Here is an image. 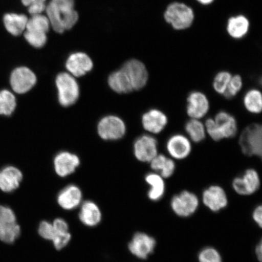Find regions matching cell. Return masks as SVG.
<instances>
[{
  "label": "cell",
  "instance_id": "37",
  "mask_svg": "<svg viewBox=\"0 0 262 262\" xmlns=\"http://www.w3.org/2000/svg\"><path fill=\"white\" fill-rule=\"evenodd\" d=\"M71 239V235L70 232H64V233H58L56 236L55 237L53 244L55 248L57 250H60L61 249L67 247L69 242H70Z\"/></svg>",
  "mask_w": 262,
  "mask_h": 262
},
{
  "label": "cell",
  "instance_id": "30",
  "mask_svg": "<svg viewBox=\"0 0 262 262\" xmlns=\"http://www.w3.org/2000/svg\"><path fill=\"white\" fill-rule=\"evenodd\" d=\"M16 106V98L11 92L0 91V115L9 116L14 112Z\"/></svg>",
  "mask_w": 262,
  "mask_h": 262
},
{
  "label": "cell",
  "instance_id": "21",
  "mask_svg": "<svg viewBox=\"0 0 262 262\" xmlns=\"http://www.w3.org/2000/svg\"><path fill=\"white\" fill-rule=\"evenodd\" d=\"M145 180L149 187L147 192V198L150 201L154 202L160 201L165 194V179L159 173L152 172L146 174Z\"/></svg>",
  "mask_w": 262,
  "mask_h": 262
},
{
  "label": "cell",
  "instance_id": "44",
  "mask_svg": "<svg viewBox=\"0 0 262 262\" xmlns=\"http://www.w3.org/2000/svg\"><path fill=\"white\" fill-rule=\"evenodd\" d=\"M198 2L201 3L202 4L208 5L213 2V0H198Z\"/></svg>",
  "mask_w": 262,
  "mask_h": 262
},
{
  "label": "cell",
  "instance_id": "22",
  "mask_svg": "<svg viewBox=\"0 0 262 262\" xmlns=\"http://www.w3.org/2000/svg\"><path fill=\"white\" fill-rule=\"evenodd\" d=\"M78 216L82 224L89 227L99 224L102 217L99 207L92 201H86L82 204Z\"/></svg>",
  "mask_w": 262,
  "mask_h": 262
},
{
  "label": "cell",
  "instance_id": "39",
  "mask_svg": "<svg viewBox=\"0 0 262 262\" xmlns=\"http://www.w3.org/2000/svg\"><path fill=\"white\" fill-rule=\"evenodd\" d=\"M45 3L39 0H35V2L29 6V14L32 15L41 14V13L47 8Z\"/></svg>",
  "mask_w": 262,
  "mask_h": 262
},
{
  "label": "cell",
  "instance_id": "28",
  "mask_svg": "<svg viewBox=\"0 0 262 262\" xmlns=\"http://www.w3.org/2000/svg\"><path fill=\"white\" fill-rule=\"evenodd\" d=\"M249 21L244 16L232 17L229 19L227 31L231 37L235 39L243 38L247 34Z\"/></svg>",
  "mask_w": 262,
  "mask_h": 262
},
{
  "label": "cell",
  "instance_id": "8",
  "mask_svg": "<svg viewBox=\"0 0 262 262\" xmlns=\"http://www.w3.org/2000/svg\"><path fill=\"white\" fill-rule=\"evenodd\" d=\"M156 238L145 232H136L128 244L130 253L142 260H146L156 250Z\"/></svg>",
  "mask_w": 262,
  "mask_h": 262
},
{
  "label": "cell",
  "instance_id": "2",
  "mask_svg": "<svg viewBox=\"0 0 262 262\" xmlns=\"http://www.w3.org/2000/svg\"><path fill=\"white\" fill-rule=\"evenodd\" d=\"M204 124L206 134L215 142L234 138L237 134V120L227 111H219L214 119L209 118Z\"/></svg>",
  "mask_w": 262,
  "mask_h": 262
},
{
  "label": "cell",
  "instance_id": "11",
  "mask_svg": "<svg viewBox=\"0 0 262 262\" xmlns=\"http://www.w3.org/2000/svg\"><path fill=\"white\" fill-rule=\"evenodd\" d=\"M122 69L128 77L134 91H139L146 86L149 74L143 62L132 59L126 62Z\"/></svg>",
  "mask_w": 262,
  "mask_h": 262
},
{
  "label": "cell",
  "instance_id": "32",
  "mask_svg": "<svg viewBox=\"0 0 262 262\" xmlns=\"http://www.w3.org/2000/svg\"><path fill=\"white\" fill-rule=\"evenodd\" d=\"M232 77V74L227 71H222L215 75L212 82L213 89L219 94L222 95L227 89L229 82Z\"/></svg>",
  "mask_w": 262,
  "mask_h": 262
},
{
  "label": "cell",
  "instance_id": "9",
  "mask_svg": "<svg viewBox=\"0 0 262 262\" xmlns=\"http://www.w3.org/2000/svg\"><path fill=\"white\" fill-rule=\"evenodd\" d=\"M126 124L120 117L110 116L103 118L98 125V132L101 139L116 140L125 135Z\"/></svg>",
  "mask_w": 262,
  "mask_h": 262
},
{
  "label": "cell",
  "instance_id": "17",
  "mask_svg": "<svg viewBox=\"0 0 262 262\" xmlns=\"http://www.w3.org/2000/svg\"><path fill=\"white\" fill-rule=\"evenodd\" d=\"M66 67L75 77L83 76L93 68V62L86 54L76 52L72 54L68 58Z\"/></svg>",
  "mask_w": 262,
  "mask_h": 262
},
{
  "label": "cell",
  "instance_id": "13",
  "mask_svg": "<svg viewBox=\"0 0 262 262\" xmlns=\"http://www.w3.org/2000/svg\"><path fill=\"white\" fill-rule=\"evenodd\" d=\"M37 83L35 74L26 67H18L12 72L10 83L13 91L22 94L28 93Z\"/></svg>",
  "mask_w": 262,
  "mask_h": 262
},
{
  "label": "cell",
  "instance_id": "12",
  "mask_svg": "<svg viewBox=\"0 0 262 262\" xmlns=\"http://www.w3.org/2000/svg\"><path fill=\"white\" fill-rule=\"evenodd\" d=\"M158 154V142L152 135L141 136L134 142V155L141 162L150 163Z\"/></svg>",
  "mask_w": 262,
  "mask_h": 262
},
{
  "label": "cell",
  "instance_id": "45",
  "mask_svg": "<svg viewBox=\"0 0 262 262\" xmlns=\"http://www.w3.org/2000/svg\"><path fill=\"white\" fill-rule=\"evenodd\" d=\"M39 1H41V2H45L46 1H47V0H39Z\"/></svg>",
  "mask_w": 262,
  "mask_h": 262
},
{
  "label": "cell",
  "instance_id": "33",
  "mask_svg": "<svg viewBox=\"0 0 262 262\" xmlns=\"http://www.w3.org/2000/svg\"><path fill=\"white\" fill-rule=\"evenodd\" d=\"M25 38L29 44L36 48L43 47L47 41V33L40 31L26 30Z\"/></svg>",
  "mask_w": 262,
  "mask_h": 262
},
{
  "label": "cell",
  "instance_id": "10",
  "mask_svg": "<svg viewBox=\"0 0 262 262\" xmlns=\"http://www.w3.org/2000/svg\"><path fill=\"white\" fill-rule=\"evenodd\" d=\"M203 204L212 212H219L227 207L228 198L220 185H213L205 188L202 194Z\"/></svg>",
  "mask_w": 262,
  "mask_h": 262
},
{
  "label": "cell",
  "instance_id": "42",
  "mask_svg": "<svg viewBox=\"0 0 262 262\" xmlns=\"http://www.w3.org/2000/svg\"><path fill=\"white\" fill-rule=\"evenodd\" d=\"M255 254L259 262L262 260V242L260 241L255 248Z\"/></svg>",
  "mask_w": 262,
  "mask_h": 262
},
{
  "label": "cell",
  "instance_id": "14",
  "mask_svg": "<svg viewBox=\"0 0 262 262\" xmlns=\"http://www.w3.org/2000/svg\"><path fill=\"white\" fill-rule=\"evenodd\" d=\"M209 110L210 102L204 93L194 91L189 94L186 113L191 119L201 120L208 114Z\"/></svg>",
  "mask_w": 262,
  "mask_h": 262
},
{
  "label": "cell",
  "instance_id": "15",
  "mask_svg": "<svg viewBox=\"0 0 262 262\" xmlns=\"http://www.w3.org/2000/svg\"><path fill=\"white\" fill-rule=\"evenodd\" d=\"M166 148L173 160H185L191 155V141L183 134H173L167 140Z\"/></svg>",
  "mask_w": 262,
  "mask_h": 262
},
{
  "label": "cell",
  "instance_id": "5",
  "mask_svg": "<svg viewBox=\"0 0 262 262\" xmlns=\"http://www.w3.org/2000/svg\"><path fill=\"white\" fill-rule=\"evenodd\" d=\"M55 83L61 106L68 107L76 102L79 97V86L73 75L66 73L59 74Z\"/></svg>",
  "mask_w": 262,
  "mask_h": 262
},
{
  "label": "cell",
  "instance_id": "1",
  "mask_svg": "<svg viewBox=\"0 0 262 262\" xmlns=\"http://www.w3.org/2000/svg\"><path fill=\"white\" fill-rule=\"evenodd\" d=\"M46 11L52 28L60 34L73 28L78 21L74 0H51Z\"/></svg>",
  "mask_w": 262,
  "mask_h": 262
},
{
  "label": "cell",
  "instance_id": "3",
  "mask_svg": "<svg viewBox=\"0 0 262 262\" xmlns=\"http://www.w3.org/2000/svg\"><path fill=\"white\" fill-rule=\"evenodd\" d=\"M242 152L248 157H261L262 126L259 123H252L245 127L239 138Z\"/></svg>",
  "mask_w": 262,
  "mask_h": 262
},
{
  "label": "cell",
  "instance_id": "40",
  "mask_svg": "<svg viewBox=\"0 0 262 262\" xmlns=\"http://www.w3.org/2000/svg\"><path fill=\"white\" fill-rule=\"evenodd\" d=\"M52 225H53L57 234L64 233V232H69V226L68 223L63 219L58 218L55 219Z\"/></svg>",
  "mask_w": 262,
  "mask_h": 262
},
{
  "label": "cell",
  "instance_id": "6",
  "mask_svg": "<svg viewBox=\"0 0 262 262\" xmlns=\"http://www.w3.org/2000/svg\"><path fill=\"white\" fill-rule=\"evenodd\" d=\"M192 10L183 3H173L170 5L165 13L166 21L171 24L177 30H183L191 26L194 20Z\"/></svg>",
  "mask_w": 262,
  "mask_h": 262
},
{
  "label": "cell",
  "instance_id": "18",
  "mask_svg": "<svg viewBox=\"0 0 262 262\" xmlns=\"http://www.w3.org/2000/svg\"><path fill=\"white\" fill-rule=\"evenodd\" d=\"M54 164L57 174L61 178H65L75 172L80 165V159L74 154L61 152L55 156Z\"/></svg>",
  "mask_w": 262,
  "mask_h": 262
},
{
  "label": "cell",
  "instance_id": "35",
  "mask_svg": "<svg viewBox=\"0 0 262 262\" xmlns=\"http://www.w3.org/2000/svg\"><path fill=\"white\" fill-rule=\"evenodd\" d=\"M243 86V79L241 75L237 74L232 75L224 96L227 99H231V98L235 97L240 93Z\"/></svg>",
  "mask_w": 262,
  "mask_h": 262
},
{
  "label": "cell",
  "instance_id": "20",
  "mask_svg": "<svg viewBox=\"0 0 262 262\" xmlns=\"http://www.w3.org/2000/svg\"><path fill=\"white\" fill-rule=\"evenodd\" d=\"M81 201V189L75 185L67 186L59 192L57 196L58 205L66 210H73L77 208Z\"/></svg>",
  "mask_w": 262,
  "mask_h": 262
},
{
  "label": "cell",
  "instance_id": "26",
  "mask_svg": "<svg viewBox=\"0 0 262 262\" xmlns=\"http://www.w3.org/2000/svg\"><path fill=\"white\" fill-rule=\"evenodd\" d=\"M244 106L248 112L252 114H259L262 111V95L257 89L248 90L244 95Z\"/></svg>",
  "mask_w": 262,
  "mask_h": 262
},
{
  "label": "cell",
  "instance_id": "41",
  "mask_svg": "<svg viewBox=\"0 0 262 262\" xmlns=\"http://www.w3.org/2000/svg\"><path fill=\"white\" fill-rule=\"evenodd\" d=\"M253 221L256 224L259 228L262 227V206L261 205H258L255 207L252 214Z\"/></svg>",
  "mask_w": 262,
  "mask_h": 262
},
{
  "label": "cell",
  "instance_id": "43",
  "mask_svg": "<svg viewBox=\"0 0 262 262\" xmlns=\"http://www.w3.org/2000/svg\"><path fill=\"white\" fill-rule=\"evenodd\" d=\"M35 2V0H21L23 5L25 6H29L31 5L33 3Z\"/></svg>",
  "mask_w": 262,
  "mask_h": 262
},
{
  "label": "cell",
  "instance_id": "27",
  "mask_svg": "<svg viewBox=\"0 0 262 262\" xmlns=\"http://www.w3.org/2000/svg\"><path fill=\"white\" fill-rule=\"evenodd\" d=\"M185 129L191 142L199 143L204 141L206 136L205 124L201 120L191 119L186 123Z\"/></svg>",
  "mask_w": 262,
  "mask_h": 262
},
{
  "label": "cell",
  "instance_id": "31",
  "mask_svg": "<svg viewBox=\"0 0 262 262\" xmlns=\"http://www.w3.org/2000/svg\"><path fill=\"white\" fill-rule=\"evenodd\" d=\"M51 24L48 16L42 14L32 15L28 19L26 30H32L47 33Z\"/></svg>",
  "mask_w": 262,
  "mask_h": 262
},
{
  "label": "cell",
  "instance_id": "24",
  "mask_svg": "<svg viewBox=\"0 0 262 262\" xmlns=\"http://www.w3.org/2000/svg\"><path fill=\"white\" fill-rule=\"evenodd\" d=\"M28 18L25 15L8 13L3 16V24L6 30L12 35L18 36L26 29Z\"/></svg>",
  "mask_w": 262,
  "mask_h": 262
},
{
  "label": "cell",
  "instance_id": "4",
  "mask_svg": "<svg viewBox=\"0 0 262 262\" xmlns=\"http://www.w3.org/2000/svg\"><path fill=\"white\" fill-rule=\"evenodd\" d=\"M200 201L195 193L184 190L173 195L170 207L174 214L181 218H188L198 210Z\"/></svg>",
  "mask_w": 262,
  "mask_h": 262
},
{
  "label": "cell",
  "instance_id": "29",
  "mask_svg": "<svg viewBox=\"0 0 262 262\" xmlns=\"http://www.w3.org/2000/svg\"><path fill=\"white\" fill-rule=\"evenodd\" d=\"M21 228L16 221L0 223V241L6 244H13L19 237Z\"/></svg>",
  "mask_w": 262,
  "mask_h": 262
},
{
  "label": "cell",
  "instance_id": "36",
  "mask_svg": "<svg viewBox=\"0 0 262 262\" xmlns=\"http://www.w3.org/2000/svg\"><path fill=\"white\" fill-rule=\"evenodd\" d=\"M38 234L46 240L51 241L54 240L57 234L53 225L47 221H42L39 225Z\"/></svg>",
  "mask_w": 262,
  "mask_h": 262
},
{
  "label": "cell",
  "instance_id": "23",
  "mask_svg": "<svg viewBox=\"0 0 262 262\" xmlns=\"http://www.w3.org/2000/svg\"><path fill=\"white\" fill-rule=\"evenodd\" d=\"M149 163L153 171L159 173L165 179L171 178L176 171L174 160L162 154H158Z\"/></svg>",
  "mask_w": 262,
  "mask_h": 262
},
{
  "label": "cell",
  "instance_id": "25",
  "mask_svg": "<svg viewBox=\"0 0 262 262\" xmlns=\"http://www.w3.org/2000/svg\"><path fill=\"white\" fill-rule=\"evenodd\" d=\"M108 83L111 89L119 94H128L134 91L128 77L122 69L111 74Z\"/></svg>",
  "mask_w": 262,
  "mask_h": 262
},
{
  "label": "cell",
  "instance_id": "19",
  "mask_svg": "<svg viewBox=\"0 0 262 262\" xmlns=\"http://www.w3.org/2000/svg\"><path fill=\"white\" fill-rule=\"evenodd\" d=\"M23 178L21 171L16 167H4L0 170V189L6 193L15 191L20 185Z\"/></svg>",
  "mask_w": 262,
  "mask_h": 262
},
{
  "label": "cell",
  "instance_id": "34",
  "mask_svg": "<svg viewBox=\"0 0 262 262\" xmlns=\"http://www.w3.org/2000/svg\"><path fill=\"white\" fill-rule=\"evenodd\" d=\"M198 258L199 262H223L220 252L212 247L202 249L199 253Z\"/></svg>",
  "mask_w": 262,
  "mask_h": 262
},
{
  "label": "cell",
  "instance_id": "16",
  "mask_svg": "<svg viewBox=\"0 0 262 262\" xmlns=\"http://www.w3.org/2000/svg\"><path fill=\"white\" fill-rule=\"evenodd\" d=\"M168 123V119L166 114L156 108L146 111L142 117L143 129L153 135L161 133Z\"/></svg>",
  "mask_w": 262,
  "mask_h": 262
},
{
  "label": "cell",
  "instance_id": "7",
  "mask_svg": "<svg viewBox=\"0 0 262 262\" xmlns=\"http://www.w3.org/2000/svg\"><path fill=\"white\" fill-rule=\"evenodd\" d=\"M260 178L256 170L250 168L244 174L232 180V186L237 194L248 196L255 194L260 189Z\"/></svg>",
  "mask_w": 262,
  "mask_h": 262
},
{
  "label": "cell",
  "instance_id": "38",
  "mask_svg": "<svg viewBox=\"0 0 262 262\" xmlns=\"http://www.w3.org/2000/svg\"><path fill=\"white\" fill-rule=\"evenodd\" d=\"M8 221H16L15 212L8 206L0 205V223Z\"/></svg>",
  "mask_w": 262,
  "mask_h": 262
}]
</instances>
